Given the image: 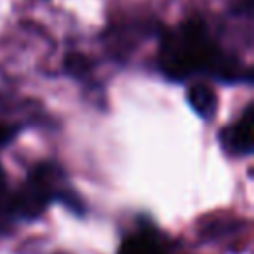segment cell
Instances as JSON below:
<instances>
[{"label": "cell", "mask_w": 254, "mask_h": 254, "mask_svg": "<svg viewBox=\"0 0 254 254\" xmlns=\"http://www.w3.org/2000/svg\"><path fill=\"white\" fill-rule=\"evenodd\" d=\"M159 69L171 81L204 73L222 83H250L252 69L228 54L210 36L200 20H187L163 30L159 44Z\"/></svg>", "instance_id": "6da1fadb"}, {"label": "cell", "mask_w": 254, "mask_h": 254, "mask_svg": "<svg viewBox=\"0 0 254 254\" xmlns=\"http://www.w3.org/2000/svg\"><path fill=\"white\" fill-rule=\"evenodd\" d=\"M20 125H16V123H8V121H0V149L2 147H6V145H10L16 137H18V133H20Z\"/></svg>", "instance_id": "52a82bcc"}, {"label": "cell", "mask_w": 254, "mask_h": 254, "mask_svg": "<svg viewBox=\"0 0 254 254\" xmlns=\"http://www.w3.org/2000/svg\"><path fill=\"white\" fill-rule=\"evenodd\" d=\"M187 101L192 107V111L206 121H210L216 115L218 97H216V91L208 83H192L187 89Z\"/></svg>", "instance_id": "5b68a950"}, {"label": "cell", "mask_w": 254, "mask_h": 254, "mask_svg": "<svg viewBox=\"0 0 254 254\" xmlns=\"http://www.w3.org/2000/svg\"><path fill=\"white\" fill-rule=\"evenodd\" d=\"M6 216H10V194L6 190V179H4V171L0 167V222Z\"/></svg>", "instance_id": "ba28073f"}, {"label": "cell", "mask_w": 254, "mask_h": 254, "mask_svg": "<svg viewBox=\"0 0 254 254\" xmlns=\"http://www.w3.org/2000/svg\"><path fill=\"white\" fill-rule=\"evenodd\" d=\"M62 200L73 212L83 214L85 208L81 198L71 187L67 185L65 173L56 163H38L30 169L24 185L10 194V216L20 220H34L54 202Z\"/></svg>", "instance_id": "7a4b0ae2"}, {"label": "cell", "mask_w": 254, "mask_h": 254, "mask_svg": "<svg viewBox=\"0 0 254 254\" xmlns=\"http://www.w3.org/2000/svg\"><path fill=\"white\" fill-rule=\"evenodd\" d=\"M64 67H65V71H67L69 75H73V77H83V75L89 73L91 62H89V58H87L85 54H69V56L65 58V62H64Z\"/></svg>", "instance_id": "8992f818"}, {"label": "cell", "mask_w": 254, "mask_h": 254, "mask_svg": "<svg viewBox=\"0 0 254 254\" xmlns=\"http://www.w3.org/2000/svg\"><path fill=\"white\" fill-rule=\"evenodd\" d=\"M252 111L254 105L248 103L236 121L220 129L218 143L224 153L232 157H248L252 153V123H254Z\"/></svg>", "instance_id": "3957f363"}, {"label": "cell", "mask_w": 254, "mask_h": 254, "mask_svg": "<svg viewBox=\"0 0 254 254\" xmlns=\"http://www.w3.org/2000/svg\"><path fill=\"white\" fill-rule=\"evenodd\" d=\"M117 254H173V252L157 230L141 228L129 234L127 238H123Z\"/></svg>", "instance_id": "277c9868"}]
</instances>
